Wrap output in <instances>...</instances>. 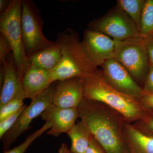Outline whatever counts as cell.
<instances>
[{
	"mask_svg": "<svg viewBox=\"0 0 153 153\" xmlns=\"http://www.w3.org/2000/svg\"><path fill=\"white\" fill-rule=\"evenodd\" d=\"M79 118L106 153H129L124 136V117L100 102L83 98L77 107Z\"/></svg>",
	"mask_w": 153,
	"mask_h": 153,
	"instance_id": "obj_1",
	"label": "cell"
},
{
	"mask_svg": "<svg viewBox=\"0 0 153 153\" xmlns=\"http://www.w3.org/2000/svg\"><path fill=\"white\" fill-rule=\"evenodd\" d=\"M55 42L60 46L62 57L59 64L50 71L51 83L75 77L83 79L98 69L87 57L74 30L68 28L57 33Z\"/></svg>",
	"mask_w": 153,
	"mask_h": 153,
	"instance_id": "obj_2",
	"label": "cell"
},
{
	"mask_svg": "<svg viewBox=\"0 0 153 153\" xmlns=\"http://www.w3.org/2000/svg\"><path fill=\"white\" fill-rule=\"evenodd\" d=\"M83 98L104 103L120 113L129 123L144 116L145 110L136 99L121 93L111 87L104 79L101 69L82 79Z\"/></svg>",
	"mask_w": 153,
	"mask_h": 153,
	"instance_id": "obj_3",
	"label": "cell"
},
{
	"mask_svg": "<svg viewBox=\"0 0 153 153\" xmlns=\"http://www.w3.org/2000/svg\"><path fill=\"white\" fill-rule=\"evenodd\" d=\"M22 0L11 1L8 7L0 16V32L9 42L19 75L23 80L30 67L25 54L21 28Z\"/></svg>",
	"mask_w": 153,
	"mask_h": 153,
	"instance_id": "obj_4",
	"label": "cell"
},
{
	"mask_svg": "<svg viewBox=\"0 0 153 153\" xmlns=\"http://www.w3.org/2000/svg\"><path fill=\"white\" fill-rule=\"evenodd\" d=\"M113 58L127 70L143 87L150 68V60L144 40L142 37L115 41Z\"/></svg>",
	"mask_w": 153,
	"mask_h": 153,
	"instance_id": "obj_5",
	"label": "cell"
},
{
	"mask_svg": "<svg viewBox=\"0 0 153 153\" xmlns=\"http://www.w3.org/2000/svg\"><path fill=\"white\" fill-rule=\"evenodd\" d=\"M43 25L40 10L36 4L30 0H22L21 28L25 54L28 58L56 44L44 36Z\"/></svg>",
	"mask_w": 153,
	"mask_h": 153,
	"instance_id": "obj_6",
	"label": "cell"
},
{
	"mask_svg": "<svg viewBox=\"0 0 153 153\" xmlns=\"http://www.w3.org/2000/svg\"><path fill=\"white\" fill-rule=\"evenodd\" d=\"M88 27L115 41L140 37L134 22L118 5L103 16L91 22Z\"/></svg>",
	"mask_w": 153,
	"mask_h": 153,
	"instance_id": "obj_7",
	"label": "cell"
},
{
	"mask_svg": "<svg viewBox=\"0 0 153 153\" xmlns=\"http://www.w3.org/2000/svg\"><path fill=\"white\" fill-rule=\"evenodd\" d=\"M53 84L32 100L30 104L26 106L19 116L16 123L1 139L3 143L4 152L10 149L11 145L22 134L30 128V124L34 119L41 115L48 107L52 104L55 86Z\"/></svg>",
	"mask_w": 153,
	"mask_h": 153,
	"instance_id": "obj_8",
	"label": "cell"
},
{
	"mask_svg": "<svg viewBox=\"0 0 153 153\" xmlns=\"http://www.w3.org/2000/svg\"><path fill=\"white\" fill-rule=\"evenodd\" d=\"M101 67L105 80L116 90L137 100L143 94V88L134 80L125 67L114 58L107 60Z\"/></svg>",
	"mask_w": 153,
	"mask_h": 153,
	"instance_id": "obj_9",
	"label": "cell"
},
{
	"mask_svg": "<svg viewBox=\"0 0 153 153\" xmlns=\"http://www.w3.org/2000/svg\"><path fill=\"white\" fill-rule=\"evenodd\" d=\"M81 42L87 57L97 67L113 57L115 41L103 33L86 29Z\"/></svg>",
	"mask_w": 153,
	"mask_h": 153,
	"instance_id": "obj_10",
	"label": "cell"
},
{
	"mask_svg": "<svg viewBox=\"0 0 153 153\" xmlns=\"http://www.w3.org/2000/svg\"><path fill=\"white\" fill-rule=\"evenodd\" d=\"M83 96L82 78L75 77L60 80L55 86L52 104L62 108H77Z\"/></svg>",
	"mask_w": 153,
	"mask_h": 153,
	"instance_id": "obj_11",
	"label": "cell"
},
{
	"mask_svg": "<svg viewBox=\"0 0 153 153\" xmlns=\"http://www.w3.org/2000/svg\"><path fill=\"white\" fill-rule=\"evenodd\" d=\"M41 116L43 120L51 124L47 134L58 137L73 127L79 118V113L77 108H62L52 104L43 111Z\"/></svg>",
	"mask_w": 153,
	"mask_h": 153,
	"instance_id": "obj_12",
	"label": "cell"
},
{
	"mask_svg": "<svg viewBox=\"0 0 153 153\" xmlns=\"http://www.w3.org/2000/svg\"><path fill=\"white\" fill-rule=\"evenodd\" d=\"M4 65V74L1 88L0 107L14 98L23 88L22 79L19 75L12 52L7 55Z\"/></svg>",
	"mask_w": 153,
	"mask_h": 153,
	"instance_id": "obj_13",
	"label": "cell"
},
{
	"mask_svg": "<svg viewBox=\"0 0 153 153\" xmlns=\"http://www.w3.org/2000/svg\"><path fill=\"white\" fill-rule=\"evenodd\" d=\"M53 83L50 79V71L30 67L25 72L22 80L27 98L33 99L49 88Z\"/></svg>",
	"mask_w": 153,
	"mask_h": 153,
	"instance_id": "obj_14",
	"label": "cell"
},
{
	"mask_svg": "<svg viewBox=\"0 0 153 153\" xmlns=\"http://www.w3.org/2000/svg\"><path fill=\"white\" fill-rule=\"evenodd\" d=\"M124 136L129 153H153V136L126 122Z\"/></svg>",
	"mask_w": 153,
	"mask_h": 153,
	"instance_id": "obj_15",
	"label": "cell"
},
{
	"mask_svg": "<svg viewBox=\"0 0 153 153\" xmlns=\"http://www.w3.org/2000/svg\"><path fill=\"white\" fill-rule=\"evenodd\" d=\"M62 54L59 44L48 47L33 54L28 57L30 67L51 71L59 64Z\"/></svg>",
	"mask_w": 153,
	"mask_h": 153,
	"instance_id": "obj_16",
	"label": "cell"
},
{
	"mask_svg": "<svg viewBox=\"0 0 153 153\" xmlns=\"http://www.w3.org/2000/svg\"><path fill=\"white\" fill-rule=\"evenodd\" d=\"M66 134L71 140L70 149L71 152L74 153H85L92 136L86 124L80 120Z\"/></svg>",
	"mask_w": 153,
	"mask_h": 153,
	"instance_id": "obj_17",
	"label": "cell"
},
{
	"mask_svg": "<svg viewBox=\"0 0 153 153\" xmlns=\"http://www.w3.org/2000/svg\"><path fill=\"white\" fill-rule=\"evenodd\" d=\"M117 2L118 5L132 20L140 33L142 15L146 1L119 0Z\"/></svg>",
	"mask_w": 153,
	"mask_h": 153,
	"instance_id": "obj_18",
	"label": "cell"
},
{
	"mask_svg": "<svg viewBox=\"0 0 153 153\" xmlns=\"http://www.w3.org/2000/svg\"><path fill=\"white\" fill-rule=\"evenodd\" d=\"M140 36L146 38L153 35V0H147L143 9Z\"/></svg>",
	"mask_w": 153,
	"mask_h": 153,
	"instance_id": "obj_19",
	"label": "cell"
},
{
	"mask_svg": "<svg viewBox=\"0 0 153 153\" xmlns=\"http://www.w3.org/2000/svg\"><path fill=\"white\" fill-rule=\"evenodd\" d=\"M27 97L23 88L14 98L0 107V121L13 114L23 107L25 105L24 100Z\"/></svg>",
	"mask_w": 153,
	"mask_h": 153,
	"instance_id": "obj_20",
	"label": "cell"
},
{
	"mask_svg": "<svg viewBox=\"0 0 153 153\" xmlns=\"http://www.w3.org/2000/svg\"><path fill=\"white\" fill-rule=\"evenodd\" d=\"M51 128V123L49 122H46L41 128L28 136L25 141L22 144L11 149L4 152L3 153H25L35 140L41 137L45 132L50 129Z\"/></svg>",
	"mask_w": 153,
	"mask_h": 153,
	"instance_id": "obj_21",
	"label": "cell"
},
{
	"mask_svg": "<svg viewBox=\"0 0 153 153\" xmlns=\"http://www.w3.org/2000/svg\"><path fill=\"white\" fill-rule=\"evenodd\" d=\"M132 124L141 131L153 136V111H146L142 118Z\"/></svg>",
	"mask_w": 153,
	"mask_h": 153,
	"instance_id": "obj_22",
	"label": "cell"
},
{
	"mask_svg": "<svg viewBox=\"0 0 153 153\" xmlns=\"http://www.w3.org/2000/svg\"><path fill=\"white\" fill-rule=\"evenodd\" d=\"M27 105H25L23 107L13 114L9 116L8 117L0 121V138H1L16 123L19 116L22 111L25 109Z\"/></svg>",
	"mask_w": 153,
	"mask_h": 153,
	"instance_id": "obj_23",
	"label": "cell"
},
{
	"mask_svg": "<svg viewBox=\"0 0 153 153\" xmlns=\"http://www.w3.org/2000/svg\"><path fill=\"white\" fill-rule=\"evenodd\" d=\"M12 52L9 42L1 34H0V64L3 65L7 55Z\"/></svg>",
	"mask_w": 153,
	"mask_h": 153,
	"instance_id": "obj_24",
	"label": "cell"
},
{
	"mask_svg": "<svg viewBox=\"0 0 153 153\" xmlns=\"http://www.w3.org/2000/svg\"><path fill=\"white\" fill-rule=\"evenodd\" d=\"M138 100L145 110L153 111V94L144 92Z\"/></svg>",
	"mask_w": 153,
	"mask_h": 153,
	"instance_id": "obj_25",
	"label": "cell"
},
{
	"mask_svg": "<svg viewBox=\"0 0 153 153\" xmlns=\"http://www.w3.org/2000/svg\"><path fill=\"white\" fill-rule=\"evenodd\" d=\"M143 89L144 93L153 94V65L150 63V68Z\"/></svg>",
	"mask_w": 153,
	"mask_h": 153,
	"instance_id": "obj_26",
	"label": "cell"
},
{
	"mask_svg": "<svg viewBox=\"0 0 153 153\" xmlns=\"http://www.w3.org/2000/svg\"><path fill=\"white\" fill-rule=\"evenodd\" d=\"M85 153H106L101 145L92 135Z\"/></svg>",
	"mask_w": 153,
	"mask_h": 153,
	"instance_id": "obj_27",
	"label": "cell"
},
{
	"mask_svg": "<svg viewBox=\"0 0 153 153\" xmlns=\"http://www.w3.org/2000/svg\"><path fill=\"white\" fill-rule=\"evenodd\" d=\"M143 38L147 49L150 63L153 65V40L149 37Z\"/></svg>",
	"mask_w": 153,
	"mask_h": 153,
	"instance_id": "obj_28",
	"label": "cell"
},
{
	"mask_svg": "<svg viewBox=\"0 0 153 153\" xmlns=\"http://www.w3.org/2000/svg\"><path fill=\"white\" fill-rule=\"evenodd\" d=\"M11 1L0 0V13H2L8 7Z\"/></svg>",
	"mask_w": 153,
	"mask_h": 153,
	"instance_id": "obj_29",
	"label": "cell"
},
{
	"mask_svg": "<svg viewBox=\"0 0 153 153\" xmlns=\"http://www.w3.org/2000/svg\"><path fill=\"white\" fill-rule=\"evenodd\" d=\"M57 153H74L71 152L66 144L63 143L58 149Z\"/></svg>",
	"mask_w": 153,
	"mask_h": 153,
	"instance_id": "obj_30",
	"label": "cell"
},
{
	"mask_svg": "<svg viewBox=\"0 0 153 153\" xmlns=\"http://www.w3.org/2000/svg\"><path fill=\"white\" fill-rule=\"evenodd\" d=\"M149 38H151V39H152V40H153V35H152V36H149Z\"/></svg>",
	"mask_w": 153,
	"mask_h": 153,
	"instance_id": "obj_31",
	"label": "cell"
}]
</instances>
